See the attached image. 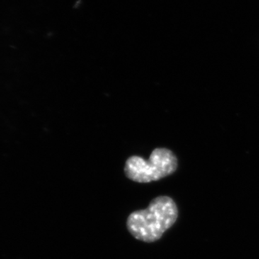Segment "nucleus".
<instances>
[{
  "label": "nucleus",
  "instance_id": "f257e3e1",
  "mask_svg": "<svg viewBox=\"0 0 259 259\" xmlns=\"http://www.w3.org/2000/svg\"><path fill=\"white\" fill-rule=\"evenodd\" d=\"M178 214L177 204L171 197L159 196L151 201L147 209L131 213L127 228L136 239L152 243L173 226Z\"/></svg>",
  "mask_w": 259,
  "mask_h": 259
},
{
  "label": "nucleus",
  "instance_id": "f03ea898",
  "mask_svg": "<svg viewBox=\"0 0 259 259\" xmlns=\"http://www.w3.org/2000/svg\"><path fill=\"white\" fill-rule=\"evenodd\" d=\"M177 158L169 149L153 150L149 159L133 156L126 161L124 171L129 180L139 183H150L172 175L177 168Z\"/></svg>",
  "mask_w": 259,
  "mask_h": 259
}]
</instances>
